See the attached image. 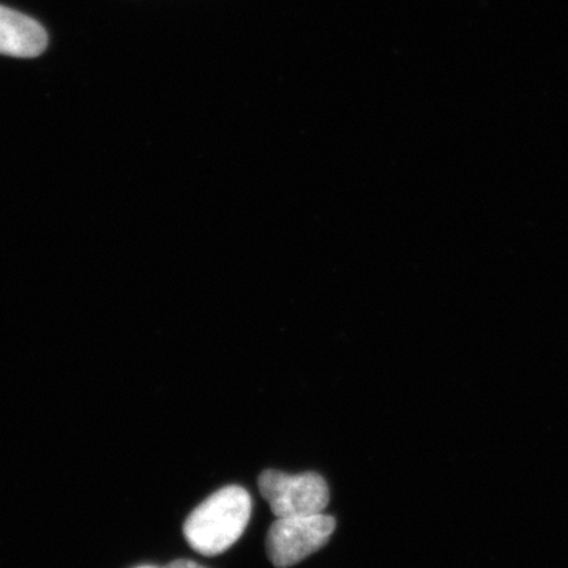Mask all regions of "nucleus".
Listing matches in <instances>:
<instances>
[{
  "label": "nucleus",
  "instance_id": "nucleus-5",
  "mask_svg": "<svg viewBox=\"0 0 568 568\" xmlns=\"http://www.w3.org/2000/svg\"><path fill=\"white\" fill-rule=\"evenodd\" d=\"M164 568H205L200 566V564L193 562V560L179 559L171 562L170 566Z\"/></svg>",
  "mask_w": 568,
  "mask_h": 568
},
{
  "label": "nucleus",
  "instance_id": "nucleus-6",
  "mask_svg": "<svg viewBox=\"0 0 568 568\" xmlns=\"http://www.w3.org/2000/svg\"><path fill=\"white\" fill-rule=\"evenodd\" d=\"M138 568H159V567L145 566V567H138Z\"/></svg>",
  "mask_w": 568,
  "mask_h": 568
},
{
  "label": "nucleus",
  "instance_id": "nucleus-1",
  "mask_svg": "<svg viewBox=\"0 0 568 568\" xmlns=\"http://www.w3.org/2000/svg\"><path fill=\"white\" fill-rule=\"evenodd\" d=\"M252 508V497L245 488L231 485L219 489L186 518V541L200 555H222L244 534Z\"/></svg>",
  "mask_w": 568,
  "mask_h": 568
},
{
  "label": "nucleus",
  "instance_id": "nucleus-2",
  "mask_svg": "<svg viewBox=\"0 0 568 568\" xmlns=\"http://www.w3.org/2000/svg\"><path fill=\"white\" fill-rule=\"evenodd\" d=\"M331 515H297L276 518L265 540L268 559L276 568H290L320 551L335 530Z\"/></svg>",
  "mask_w": 568,
  "mask_h": 568
},
{
  "label": "nucleus",
  "instance_id": "nucleus-4",
  "mask_svg": "<svg viewBox=\"0 0 568 568\" xmlns=\"http://www.w3.org/2000/svg\"><path fill=\"white\" fill-rule=\"evenodd\" d=\"M48 33L20 11L0 6V54L10 58H37L47 50Z\"/></svg>",
  "mask_w": 568,
  "mask_h": 568
},
{
  "label": "nucleus",
  "instance_id": "nucleus-3",
  "mask_svg": "<svg viewBox=\"0 0 568 568\" xmlns=\"http://www.w3.org/2000/svg\"><path fill=\"white\" fill-rule=\"evenodd\" d=\"M257 485L276 518L324 514L331 503L327 481L316 473L284 474L267 469L261 474Z\"/></svg>",
  "mask_w": 568,
  "mask_h": 568
}]
</instances>
